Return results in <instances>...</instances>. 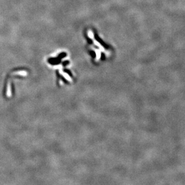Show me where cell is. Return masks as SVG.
Here are the masks:
<instances>
[{
    "label": "cell",
    "mask_w": 185,
    "mask_h": 185,
    "mask_svg": "<svg viewBox=\"0 0 185 185\" xmlns=\"http://www.w3.org/2000/svg\"><path fill=\"white\" fill-rule=\"evenodd\" d=\"M90 54H91V55L92 56V57L95 58V57L96 56V54H95V52H93V51H91V52H90Z\"/></svg>",
    "instance_id": "cell-3"
},
{
    "label": "cell",
    "mask_w": 185,
    "mask_h": 185,
    "mask_svg": "<svg viewBox=\"0 0 185 185\" xmlns=\"http://www.w3.org/2000/svg\"><path fill=\"white\" fill-rule=\"evenodd\" d=\"M95 38L97 42H98V43H99L100 44H101L102 46H104L105 48H108V45L105 43L104 41L102 40L101 38L99 37V36H98V34H97V33H96V32L95 33Z\"/></svg>",
    "instance_id": "cell-1"
},
{
    "label": "cell",
    "mask_w": 185,
    "mask_h": 185,
    "mask_svg": "<svg viewBox=\"0 0 185 185\" xmlns=\"http://www.w3.org/2000/svg\"><path fill=\"white\" fill-rule=\"evenodd\" d=\"M86 38H87L88 43L89 44H92V40H91L90 38H89L87 37H86Z\"/></svg>",
    "instance_id": "cell-2"
},
{
    "label": "cell",
    "mask_w": 185,
    "mask_h": 185,
    "mask_svg": "<svg viewBox=\"0 0 185 185\" xmlns=\"http://www.w3.org/2000/svg\"><path fill=\"white\" fill-rule=\"evenodd\" d=\"M101 58H102V59H103V60H104V59H105V55H104V54H102V56H101Z\"/></svg>",
    "instance_id": "cell-4"
}]
</instances>
